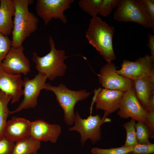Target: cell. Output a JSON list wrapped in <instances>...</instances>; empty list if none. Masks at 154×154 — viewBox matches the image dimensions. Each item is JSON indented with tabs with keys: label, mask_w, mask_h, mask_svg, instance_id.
<instances>
[{
	"label": "cell",
	"mask_w": 154,
	"mask_h": 154,
	"mask_svg": "<svg viewBox=\"0 0 154 154\" xmlns=\"http://www.w3.org/2000/svg\"><path fill=\"white\" fill-rule=\"evenodd\" d=\"M114 28L98 16L90 20L86 37L89 43L94 47L107 62L116 58L113 45Z\"/></svg>",
	"instance_id": "obj_1"
},
{
	"label": "cell",
	"mask_w": 154,
	"mask_h": 154,
	"mask_svg": "<svg viewBox=\"0 0 154 154\" xmlns=\"http://www.w3.org/2000/svg\"><path fill=\"white\" fill-rule=\"evenodd\" d=\"M13 0L15 11L11 33V46L17 47L22 46L25 39L36 31L38 19L29 10V6L33 0Z\"/></svg>",
	"instance_id": "obj_2"
},
{
	"label": "cell",
	"mask_w": 154,
	"mask_h": 154,
	"mask_svg": "<svg viewBox=\"0 0 154 154\" xmlns=\"http://www.w3.org/2000/svg\"><path fill=\"white\" fill-rule=\"evenodd\" d=\"M48 42L50 52L42 57L34 52L32 59L38 72L44 74L47 79L53 81L56 78L64 75L67 67L64 61L69 56L66 55L64 50L56 48L55 44L51 36H49Z\"/></svg>",
	"instance_id": "obj_3"
},
{
	"label": "cell",
	"mask_w": 154,
	"mask_h": 154,
	"mask_svg": "<svg viewBox=\"0 0 154 154\" xmlns=\"http://www.w3.org/2000/svg\"><path fill=\"white\" fill-rule=\"evenodd\" d=\"M44 89L52 91L55 95L57 102L63 109L64 121L69 126L73 124L75 115L74 108L76 103L87 98L92 93L88 92L86 90H72L62 83L57 86L46 83Z\"/></svg>",
	"instance_id": "obj_4"
},
{
	"label": "cell",
	"mask_w": 154,
	"mask_h": 154,
	"mask_svg": "<svg viewBox=\"0 0 154 154\" xmlns=\"http://www.w3.org/2000/svg\"><path fill=\"white\" fill-rule=\"evenodd\" d=\"M109 115L104 112L102 118L98 114L95 116L90 114L87 118L83 119L79 113L76 112L74 120V125L70 127L68 130L75 131L80 133L82 146L88 139L95 144L101 139L102 125L111 121L110 119L107 117Z\"/></svg>",
	"instance_id": "obj_5"
},
{
	"label": "cell",
	"mask_w": 154,
	"mask_h": 154,
	"mask_svg": "<svg viewBox=\"0 0 154 154\" xmlns=\"http://www.w3.org/2000/svg\"><path fill=\"white\" fill-rule=\"evenodd\" d=\"M115 11L114 19L120 22H132L139 24L153 32V27L141 0H119Z\"/></svg>",
	"instance_id": "obj_6"
},
{
	"label": "cell",
	"mask_w": 154,
	"mask_h": 154,
	"mask_svg": "<svg viewBox=\"0 0 154 154\" xmlns=\"http://www.w3.org/2000/svg\"><path fill=\"white\" fill-rule=\"evenodd\" d=\"M74 2L73 0H37L35 6L36 13L42 19L45 25L52 19L66 23L67 19L64 12Z\"/></svg>",
	"instance_id": "obj_7"
},
{
	"label": "cell",
	"mask_w": 154,
	"mask_h": 154,
	"mask_svg": "<svg viewBox=\"0 0 154 154\" xmlns=\"http://www.w3.org/2000/svg\"><path fill=\"white\" fill-rule=\"evenodd\" d=\"M47 79L46 75L39 72L32 79L25 77L23 80V99L15 110L10 112V114L18 112L23 109L35 107L40 91L45 88Z\"/></svg>",
	"instance_id": "obj_8"
},
{
	"label": "cell",
	"mask_w": 154,
	"mask_h": 154,
	"mask_svg": "<svg viewBox=\"0 0 154 154\" xmlns=\"http://www.w3.org/2000/svg\"><path fill=\"white\" fill-rule=\"evenodd\" d=\"M114 63L107 62L101 68L98 81L104 88L125 92L132 88L133 81L117 74Z\"/></svg>",
	"instance_id": "obj_9"
},
{
	"label": "cell",
	"mask_w": 154,
	"mask_h": 154,
	"mask_svg": "<svg viewBox=\"0 0 154 154\" xmlns=\"http://www.w3.org/2000/svg\"><path fill=\"white\" fill-rule=\"evenodd\" d=\"M154 62L148 54L134 61L124 60L122 61L120 69L116 70V72L132 80L154 75Z\"/></svg>",
	"instance_id": "obj_10"
},
{
	"label": "cell",
	"mask_w": 154,
	"mask_h": 154,
	"mask_svg": "<svg viewBox=\"0 0 154 154\" xmlns=\"http://www.w3.org/2000/svg\"><path fill=\"white\" fill-rule=\"evenodd\" d=\"M22 46H11L1 64L2 69L11 74L26 75L31 71L29 60L24 53Z\"/></svg>",
	"instance_id": "obj_11"
},
{
	"label": "cell",
	"mask_w": 154,
	"mask_h": 154,
	"mask_svg": "<svg viewBox=\"0 0 154 154\" xmlns=\"http://www.w3.org/2000/svg\"><path fill=\"white\" fill-rule=\"evenodd\" d=\"M147 113L138 101L132 88L124 92L117 113L120 118L130 117L144 123Z\"/></svg>",
	"instance_id": "obj_12"
},
{
	"label": "cell",
	"mask_w": 154,
	"mask_h": 154,
	"mask_svg": "<svg viewBox=\"0 0 154 154\" xmlns=\"http://www.w3.org/2000/svg\"><path fill=\"white\" fill-rule=\"evenodd\" d=\"M94 91L93 103L95 102L97 109L104 110L109 115L118 110L124 92L100 88Z\"/></svg>",
	"instance_id": "obj_13"
},
{
	"label": "cell",
	"mask_w": 154,
	"mask_h": 154,
	"mask_svg": "<svg viewBox=\"0 0 154 154\" xmlns=\"http://www.w3.org/2000/svg\"><path fill=\"white\" fill-rule=\"evenodd\" d=\"M61 133V127L58 124H51L41 119L31 122L29 135L37 141L54 143Z\"/></svg>",
	"instance_id": "obj_14"
},
{
	"label": "cell",
	"mask_w": 154,
	"mask_h": 154,
	"mask_svg": "<svg viewBox=\"0 0 154 154\" xmlns=\"http://www.w3.org/2000/svg\"><path fill=\"white\" fill-rule=\"evenodd\" d=\"M23 80L21 74H9L0 66V90L12 96V104L18 102L23 95Z\"/></svg>",
	"instance_id": "obj_15"
},
{
	"label": "cell",
	"mask_w": 154,
	"mask_h": 154,
	"mask_svg": "<svg viewBox=\"0 0 154 154\" xmlns=\"http://www.w3.org/2000/svg\"><path fill=\"white\" fill-rule=\"evenodd\" d=\"M31 122L24 118L12 117L6 122L3 131L4 136L14 142L29 136Z\"/></svg>",
	"instance_id": "obj_16"
},
{
	"label": "cell",
	"mask_w": 154,
	"mask_h": 154,
	"mask_svg": "<svg viewBox=\"0 0 154 154\" xmlns=\"http://www.w3.org/2000/svg\"><path fill=\"white\" fill-rule=\"evenodd\" d=\"M132 81V88L136 98L146 111L149 98L154 93V75L143 76Z\"/></svg>",
	"instance_id": "obj_17"
},
{
	"label": "cell",
	"mask_w": 154,
	"mask_h": 154,
	"mask_svg": "<svg viewBox=\"0 0 154 154\" xmlns=\"http://www.w3.org/2000/svg\"><path fill=\"white\" fill-rule=\"evenodd\" d=\"M15 11L13 0H0V33L4 36L11 33L13 27L12 17Z\"/></svg>",
	"instance_id": "obj_18"
},
{
	"label": "cell",
	"mask_w": 154,
	"mask_h": 154,
	"mask_svg": "<svg viewBox=\"0 0 154 154\" xmlns=\"http://www.w3.org/2000/svg\"><path fill=\"white\" fill-rule=\"evenodd\" d=\"M12 154H34L41 146L40 142L29 136L16 141Z\"/></svg>",
	"instance_id": "obj_19"
},
{
	"label": "cell",
	"mask_w": 154,
	"mask_h": 154,
	"mask_svg": "<svg viewBox=\"0 0 154 154\" xmlns=\"http://www.w3.org/2000/svg\"><path fill=\"white\" fill-rule=\"evenodd\" d=\"M12 96L0 90V138L4 136L3 131L7 119L10 114L8 105Z\"/></svg>",
	"instance_id": "obj_20"
},
{
	"label": "cell",
	"mask_w": 154,
	"mask_h": 154,
	"mask_svg": "<svg viewBox=\"0 0 154 154\" xmlns=\"http://www.w3.org/2000/svg\"><path fill=\"white\" fill-rule=\"evenodd\" d=\"M102 0H80L78 2L79 7L92 17L99 14Z\"/></svg>",
	"instance_id": "obj_21"
},
{
	"label": "cell",
	"mask_w": 154,
	"mask_h": 154,
	"mask_svg": "<svg viewBox=\"0 0 154 154\" xmlns=\"http://www.w3.org/2000/svg\"><path fill=\"white\" fill-rule=\"evenodd\" d=\"M136 121L135 119H131L129 121L125 123L123 125L126 133V139L123 145L126 147L133 148L138 143L135 128Z\"/></svg>",
	"instance_id": "obj_22"
},
{
	"label": "cell",
	"mask_w": 154,
	"mask_h": 154,
	"mask_svg": "<svg viewBox=\"0 0 154 154\" xmlns=\"http://www.w3.org/2000/svg\"><path fill=\"white\" fill-rule=\"evenodd\" d=\"M135 128L136 139L138 143L147 144L151 143L149 140L148 129L144 123L137 122L135 123Z\"/></svg>",
	"instance_id": "obj_23"
},
{
	"label": "cell",
	"mask_w": 154,
	"mask_h": 154,
	"mask_svg": "<svg viewBox=\"0 0 154 154\" xmlns=\"http://www.w3.org/2000/svg\"><path fill=\"white\" fill-rule=\"evenodd\" d=\"M132 149V148L124 145L120 147L107 149L95 147L91 149V152L93 154H130Z\"/></svg>",
	"instance_id": "obj_24"
},
{
	"label": "cell",
	"mask_w": 154,
	"mask_h": 154,
	"mask_svg": "<svg viewBox=\"0 0 154 154\" xmlns=\"http://www.w3.org/2000/svg\"><path fill=\"white\" fill-rule=\"evenodd\" d=\"M119 0H102L99 14L104 17L109 16L113 9L117 7Z\"/></svg>",
	"instance_id": "obj_25"
},
{
	"label": "cell",
	"mask_w": 154,
	"mask_h": 154,
	"mask_svg": "<svg viewBox=\"0 0 154 154\" xmlns=\"http://www.w3.org/2000/svg\"><path fill=\"white\" fill-rule=\"evenodd\" d=\"M11 45V41L8 37L0 33V66Z\"/></svg>",
	"instance_id": "obj_26"
},
{
	"label": "cell",
	"mask_w": 154,
	"mask_h": 154,
	"mask_svg": "<svg viewBox=\"0 0 154 154\" xmlns=\"http://www.w3.org/2000/svg\"><path fill=\"white\" fill-rule=\"evenodd\" d=\"M154 153V144L137 143L132 148L130 154H150Z\"/></svg>",
	"instance_id": "obj_27"
},
{
	"label": "cell",
	"mask_w": 154,
	"mask_h": 154,
	"mask_svg": "<svg viewBox=\"0 0 154 154\" xmlns=\"http://www.w3.org/2000/svg\"><path fill=\"white\" fill-rule=\"evenodd\" d=\"M15 142L4 136L0 138V154H12Z\"/></svg>",
	"instance_id": "obj_28"
},
{
	"label": "cell",
	"mask_w": 154,
	"mask_h": 154,
	"mask_svg": "<svg viewBox=\"0 0 154 154\" xmlns=\"http://www.w3.org/2000/svg\"><path fill=\"white\" fill-rule=\"evenodd\" d=\"M152 26L154 27V0H141Z\"/></svg>",
	"instance_id": "obj_29"
},
{
	"label": "cell",
	"mask_w": 154,
	"mask_h": 154,
	"mask_svg": "<svg viewBox=\"0 0 154 154\" xmlns=\"http://www.w3.org/2000/svg\"><path fill=\"white\" fill-rule=\"evenodd\" d=\"M144 123L148 129L149 138L154 139V111L147 112Z\"/></svg>",
	"instance_id": "obj_30"
},
{
	"label": "cell",
	"mask_w": 154,
	"mask_h": 154,
	"mask_svg": "<svg viewBox=\"0 0 154 154\" xmlns=\"http://www.w3.org/2000/svg\"><path fill=\"white\" fill-rule=\"evenodd\" d=\"M148 47L150 50L151 56L154 61V35L150 33L147 34Z\"/></svg>",
	"instance_id": "obj_31"
},
{
	"label": "cell",
	"mask_w": 154,
	"mask_h": 154,
	"mask_svg": "<svg viewBox=\"0 0 154 154\" xmlns=\"http://www.w3.org/2000/svg\"><path fill=\"white\" fill-rule=\"evenodd\" d=\"M146 111L147 112L154 111V93L151 95L149 98L147 107Z\"/></svg>",
	"instance_id": "obj_32"
},
{
	"label": "cell",
	"mask_w": 154,
	"mask_h": 154,
	"mask_svg": "<svg viewBox=\"0 0 154 154\" xmlns=\"http://www.w3.org/2000/svg\"><path fill=\"white\" fill-rule=\"evenodd\" d=\"M37 154V153H35V154Z\"/></svg>",
	"instance_id": "obj_33"
}]
</instances>
